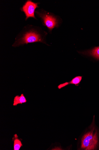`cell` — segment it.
Returning a JSON list of instances; mask_svg holds the SVG:
<instances>
[{"label":"cell","instance_id":"1","mask_svg":"<svg viewBox=\"0 0 99 150\" xmlns=\"http://www.w3.org/2000/svg\"><path fill=\"white\" fill-rule=\"evenodd\" d=\"M48 33L40 27L27 25L16 37L15 43L12 45L14 47L27 45L28 44L40 42L47 44L46 37Z\"/></svg>","mask_w":99,"mask_h":150},{"label":"cell","instance_id":"2","mask_svg":"<svg viewBox=\"0 0 99 150\" xmlns=\"http://www.w3.org/2000/svg\"><path fill=\"white\" fill-rule=\"evenodd\" d=\"M35 13L40 19L42 24L47 27L49 33H51L55 28H59L62 22L60 16L43 9L37 10Z\"/></svg>","mask_w":99,"mask_h":150},{"label":"cell","instance_id":"3","mask_svg":"<svg viewBox=\"0 0 99 150\" xmlns=\"http://www.w3.org/2000/svg\"><path fill=\"white\" fill-rule=\"evenodd\" d=\"M98 143L97 132H94V130L85 134L81 140V148L87 150H94Z\"/></svg>","mask_w":99,"mask_h":150},{"label":"cell","instance_id":"4","mask_svg":"<svg viewBox=\"0 0 99 150\" xmlns=\"http://www.w3.org/2000/svg\"><path fill=\"white\" fill-rule=\"evenodd\" d=\"M39 3L33 2L30 0H28L21 8V11L25 13L26 21L30 18H33L37 19L35 16V13L36 9L38 8Z\"/></svg>","mask_w":99,"mask_h":150},{"label":"cell","instance_id":"5","mask_svg":"<svg viewBox=\"0 0 99 150\" xmlns=\"http://www.w3.org/2000/svg\"><path fill=\"white\" fill-rule=\"evenodd\" d=\"M83 55L90 57L99 60V46L86 51L78 52Z\"/></svg>","mask_w":99,"mask_h":150},{"label":"cell","instance_id":"6","mask_svg":"<svg viewBox=\"0 0 99 150\" xmlns=\"http://www.w3.org/2000/svg\"><path fill=\"white\" fill-rule=\"evenodd\" d=\"M82 78V76H76L73 78L71 81L69 82H65L64 83L60 84L58 86V88L59 89H61L70 84H74L75 86H78L81 82Z\"/></svg>","mask_w":99,"mask_h":150},{"label":"cell","instance_id":"7","mask_svg":"<svg viewBox=\"0 0 99 150\" xmlns=\"http://www.w3.org/2000/svg\"><path fill=\"white\" fill-rule=\"evenodd\" d=\"M27 100L23 94H22L20 96L18 95L16 96L14 98L13 106H17L19 104H22L26 102Z\"/></svg>","mask_w":99,"mask_h":150},{"label":"cell","instance_id":"8","mask_svg":"<svg viewBox=\"0 0 99 150\" xmlns=\"http://www.w3.org/2000/svg\"><path fill=\"white\" fill-rule=\"evenodd\" d=\"M12 139L14 142V150H19L23 144L17 134L14 135Z\"/></svg>","mask_w":99,"mask_h":150}]
</instances>
